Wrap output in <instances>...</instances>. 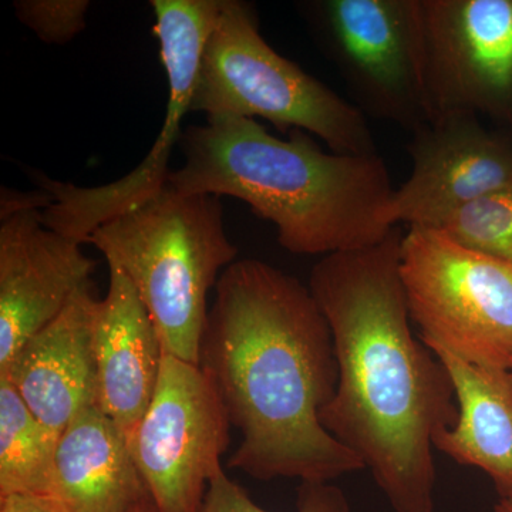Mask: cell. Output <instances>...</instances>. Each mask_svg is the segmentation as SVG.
Instances as JSON below:
<instances>
[{"label":"cell","instance_id":"d4e9b609","mask_svg":"<svg viewBox=\"0 0 512 512\" xmlns=\"http://www.w3.org/2000/svg\"><path fill=\"white\" fill-rule=\"evenodd\" d=\"M510 375H511V379H512V370H510Z\"/></svg>","mask_w":512,"mask_h":512},{"label":"cell","instance_id":"4fadbf2b","mask_svg":"<svg viewBox=\"0 0 512 512\" xmlns=\"http://www.w3.org/2000/svg\"><path fill=\"white\" fill-rule=\"evenodd\" d=\"M100 301L92 282L0 370L57 437L82 410L97 406L94 332Z\"/></svg>","mask_w":512,"mask_h":512},{"label":"cell","instance_id":"6da1fadb","mask_svg":"<svg viewBox=\"0 0 512 512\" xmlns=\"http://www.w3.org/2000/svg\"><path fill=\"white\" fill-rule=\"evenodd\" d=\"M402 239L397 225L379 244L322 256L311 269L339 370L320 421L360 458L394 512H434V450L458 404L446 365L414 335Z\"/></svg>","mask_w":512,"mask_h":512},{"label":"cell","instance_id":"5bb4252c","mask_svg":"<svg viewBox=\"0 0 512 512\" xmlns=\"http://www.w3.org/2000/svg\"><path fill=\"white\" fill-rule=\"evenodd\" d=\"M94 346L97 406L128 434L153 400L164 350L136 288L114 265L97 312Z\"/></svg>","mask_w":512,"mask_h":512},{"label":"cell","instance_id":"277c9868","mask_svg":"<svg viewBox=\"0 0 512 512\" xmlns=\"http://www.w3.org/2000/svg\"><path fill=\"white\" fill-rule=\"evenodd\" d=\"M134 285L164 353L200 365L208 293L237 261L217 195L156 197L101 225L87 239Z\"/></svg>","mask_w":512,"mask_h":512},{"label":"cell","instance_id":"9c48e42d","mask_svg":"<svg viewBox=\"0 0 512 512\" xmlns=\"http://www.w3.org/2000/svg\"><path fill=\"white\" fill-rule=\"evenodd\" d=\"M227 407L201 365L164 353L156 393L128 447L160 512H200L229 446Z\"/></svg>","mask_w":512,"mask_h":512},{"label":"cell","instance_id":"8992f818","mask_svg":"<svg viewBox=\"0 0 512 512\" xmlns=\"http://www.w3.org/2000/svg\"><path fill=\"white\" fill-rule=\"evenodd\" d=\"M400 278L410 318L429 348L463 362L512 370V265L453 241L440 229L409 227Z\"/></svg>","mask_w":512,"mask_h":512},{"label":"cell","instance_id":"7a4b0ae2","mask_svg":"<svg viewBox=\"0 0 512 512\" xmlns=\"http://www.w3.org/2000/svg\"><path fill=\"white\" fill-rule=\"evenodd\" d=\"M200 365L241 443L228 461L255 480L326 481L365 470L320 421L339 370L328 320L309 286L259 259L222 272Z\"/></svg>","mask_w":512,"mask_h":512},{"label":"cell","instance_id":"ac0fdd59","mask_svg":"<svg viewBox=\"0 0 512 512\" xmlns=\"http://www.w3.org/2000/svg\"><path fill=\"white\" fill-rule=\"evenodd\" d=\"M436 229L463 247L512 265V187L458 208Z\"/></svg>","mask_w":512,"mask_h":512},{"label":"cell","instance_id":"d6986e66","mask_svg":"<svg viewBox=\"0 0 512 512\" xmlns=\"http://www.w3.org/2000/svg\"><path fill=\"white\" fill-rule=\"evenodd\" d=\"M298 512H350L345 493L326 481H303L298 488ZM200 512H269L254 503L247 490L221 470L208 485Z\"/></svg>","mask_w":512,"mask_h":512},{"label":"cell","instance_id":"44dd1931","mask_svg":"<svg viewBox=\"0 0 512 512\" xmlns=\"http://www.w3.org/2000/svg\"><path fill=\"white\" fill-rule=\"evenodd\" d=\"M53 204L52 195L49 192L42 190L35 192H29V194H23V192H16L2 190V201H0V220L8 218L10 215L16 214V212L26 210H42L45 211Z\"/></svg>","mask_w":512,"mask_h":512},{"label":"cell","instance_id":"cb8c5ba5","mask_svg":"<svg viewBox=\"0 0 512 512\" xmlns=\"http://www.w3.org/2000/svg\"><path fill=\"white\" fill-rule=\"evenodd\" d=\"M494 512H512V498H503L495 504Z\"/></svg>","mask_w":512,"mask_h":512},{"label":"cell","instance_id":"3957f363","mask_svg":"<svg viewBox=\"0 0 512 512\" xmlns=\"http://www.w3.org/2000/svg\"><path fill=\"white\" fill-rule=\"evenodd\" d=\"M178 146L184 163L168 175L171 190L244 201L292 254L357 251L394 228V188L379 153L325 151L302 130L282 140L241 117H207L185 128Z\"/></svg>","mask_w":512,"mask_h":512},{"label":"cell","instance_id":"e0dca14e","mask_svg":"<svg viewBox=\"0 0 512 512\" xmlns=\"http://www.w3.org/2000/svg\"><path fill=\"white\" fill-rule=\"evenodd\" d=\"M57 440L0 377V497L52 491Z\"/></svg>","mask_w":512,"mask_h":512},{"label":"cell","instance_id":"30bf717a","mask_svg":"<svg viewBox=\"0 0 512 512\" xmlns=\"http://www.w3.org/2000/svg\"><path fill=\"white\" fill-rule=\"evenodd\" d=\"M431 120L451 113L512 126V0H421Z\"/></svg>","mask_w":512,"mask_h":512},{"label":"cell","instance_id":"9a60e30c","mask_svg":"<svg viewBox=\"0 0 512 512\" xmlns=\"http://www.w3.org/2000/svg\"><path fill=\"white\" fill-rule=\"evenodd\" d=\"M50 495L67 512H128L151 497L127 434L99 406L82 410L60 434Z\"/></svg>","mask_w":512,"mask_h":512},{"label":"cell","instance_id":"ba28073f","mask_svg":"<svg viewBox=\"0 0 512 512\" xmlns=\"http://www.w3.org/2000/svg\"><path fill=\"white\" fill-rule=\"evenodd\" d=\"M154 35L168 80L167 116L143 163L113 183L79 187L43 177L40 188L53 204L43 211L47 228L87 244L101 225L156 197L167 185L171 153L183 136V121L191 111L202 53L210 37L221 0H154Z\"/></svg>","mask_w":512,"mask_h":512},{"label":"cell","instance_id":"5b68a950","mask_svg":"<svg viewBox=\"0 0 512 512\" xmlns=\"http://www.w3.org/2000/svg\"><path fill=\"white\" fill-rule=\"evenodd\" d=\"M191 111L264 119L281 133L302 130L333 153H377L365 114L272 49L259 32L255 9L241 0H221Z\"/></svg>","mask_w":512,"mask_h":512},{"label":"cell","instance_id":"2e32d148","mask_svg":"<svg viewBox=\"0 0 512 512\" xmlns=\"http://www.w3.org/2000/svg\"><path fill=\"white\" fill-rule=\"evenodd\" d=\"M430 349L446 365L458 404L456 424L437 439L436 450L460 466L487 474L500 500L512 498L510 372L470 365L444 350Z\"/></svg>","mask_w":512,"mask_h":512},{"label":"cell","instance_id":"52a82bcc","mask_svg":"<svg viewBox=\"0 0 512 512\" xmlns=\"http://www.w3.org/2000/svg\"><path fill=\"white\" fill-rule=\"evenodd\" d=\"M301 9L366 117L410 134L431 121L421 0H315Z\"/></svg>","mask_w":512,"mask_h":512},{"label":"cell","instance_id":"ffe728a7","mask_svg":"<svg viewBox=\"0 0 512 512\" xmlns=\"http://www.w3.org/2000/svg\"><path fill=\"white\" fill-rule=\"evenodd\" d=\"M16 18L42 42L66 45L87 25L89 0H18Z\"/></svg>","mask_w":512,"mask_h":512},{"label":"cell","instance_id":"7402d4cb","mask_svg":"<svg viewBox=\"0 0 512 512\" xmlns=\"http://www.w3.org/2000/svg\"><path fill=\"white\" fill-rule=\"evenodd\" d=\"M0 512H67L47 494H10L0 497Z\"/></svg>","mask_w":512,"mask_h":512},{"label":"cell","instance_id":"7c38bea8","mask_svg":"<svg viewBox=\"0 0 512 512\" xmlns=\"http://www.w3.org/2000/svg\"><path fill=\"white\" fill-rule=\"evenodd\" d=\"M82 245L47 228L42 210L0 220V370L92 284Z\"/></svg>","mask_w":512,"mask_h":512},{"label":"cell","instance_id":"8fae6325","mask_svg":"<svg viewBox=\"0 0 512 512\" xmlns=\"http://www.w3.org/2000/svg\"><path fill=\"white\" fill-rule=\"evenodd\" d=\"M407 151L412 171L393 192L394 227L436 228L458 208L512 187L511 138L473 114H444L423 124Z\"/></svg>","mask_w":512,"mask_h":512},{"label":"cell","instance_id":"603a6c76","mask_svg":"<svg viewBox=\"0 0 512 512\" xmlns=\"http://www.w3.org/2000/svg\"><path fill=\"white\" fill-rule=\"evenodd\" d=\"M128 512H160V510H158L157 505L154 504L153 498L148 497L147 500H144L143 503L136 505L133 510Z\"/></svg>","mask_w":512,"mask_h":512}]
</instances>
